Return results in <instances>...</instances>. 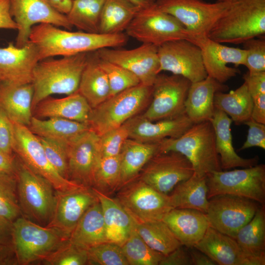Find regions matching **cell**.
<instances>
[{
    "instance_id": "cell-61",
    "label": "cell",
    "mask_w": 265,
    "mask_h": 265,
    "mask_svg": "<svg viewBox=\"0 0 265 265\" xmlns=\"http://www.w3.org/2000/svg\"><path fill=\"white\" fill-rule=\"evenodd\" d=\"M265 255L242 256L239 265H265Z\"/></svg>"
},
{
    "instance_id": "cell-22",
    "label": "cell",
    "mask_w": 265,
    "mask_h": 265,
    "mask_svg": "<svg viewBox=\"0 0 265 265\" xmlns=\"http://www.w3.org/2000/svg\"><path fill=\"white\" fill-rule=\"evenodd\" d=\"M40 61L37 46L28 42L17 47L13 42L0 48V82L22 84L31 83L33 70Z\"/></svg>"
},
{
    "instance_id": "cell-55",
    "label": "cell",
    "mask_w": 265,
    "mask_h": 265,
    "mask_svg": "<svg viewBox=\"0 0 265 265\" xmlns=\"http://www.w3.org/2000/svg\"><path fill=\"white\" fill-rule=\"evenodd\" d=\"M253 101L251 118L256 122L265 124V94L253 98Z\"/></svg>"
},
{
    "instance_id": "cell-62",
    "label": "cell",
    "mask_w": 265,
    "mask_h": 265,
    "mask_svg": "<svg viewBox=\"0 0 265 265\" xmlns=\"http://www.w3.org/2000/svg\"><path fill=\"white\" fill-rule=\"evenodd\" d=\"M141 9L149 8L155 4L156 0H128Z\"/></svg>"
},
{
    "instance_id": "cell-10",
    "label": "cell",
    "mask_w": 265,
    "mask_h": 265,
    "mask_svg": "<svg viewBox=\"0 0 265 265\" xmlns=\"http://www.w3.org/2000/svg\"><path fill=\"white\" fill-rule=\"evenodd\" d=\"M117 192L115 198L135 223L162 220L173 209L168 195L159 192L138 177Z\"/></svg>"
},
{
    "instance_id": "cell-23",
    "label": "cell",
    "mask_w": 265,
    "mask_h": 265,
    "mask_svg": "<svg viewBox=\"0 0 265 265\" xmlns=\"http://www.w3.org/2000/svg\"><path fill=\"white\" fill-rule=\"evenodd\" d=\"M129 138L144 143H158L166 138L182 135L194 123L186 113L178 116L151 121L137 114L126 122Z\"/></svg>"
},
{
    "instance_id": "cell-51",
    "label": "cell",
    "mask_w": 265,
    "mask_h": 265,
    "mask_svg": "<svg viewBox=\"0 0 265 265\" xmlns=\"http://www.w3.org/2000/svg\"><path fill=\"white\" fill-rule=\"evenodd\" d=\"M13 122L0 107V151L14 155Z\"/></svg>"
},
{
    "instance_id": "cell-11",
    "label": "cell",
    "mask_w": 265,
    "mask_h": 265,
    "mask_svg": "<svg viewBox=\"0 0 265 265\" xmlns=\"http://www.w3.org/2000/svg\"><path fill=\"white\" fill-rule=\"evenodd\" d=\"M126 34L142 44L159 47L167 42L187 39L184 26L155 5L140 9L126 29Z\"/></svg>"
},
{
    "instance_id": "cell-35",
    "label": "cell",
    "mask_w": 265,
    "mask_h": 265,
    "mask_svg": "<svg viewBox=\"0 0 265 265\" xmlns=\"http://www.w3.org/2000/svg\"><path fill=\"white\" fill-rule=\"evenodd\" d=\"M206 177L195 174L187 180L178 184L170 194V203L172 208L189 209L206 213L209 199Z\"/></svg>"
},
{
    "instance_id": "cell-29",
    "label": "cell",
    "mask_w": 265,
    "mask_h": 265,
    "mask_svg": "<svg viewBox=\"0 0 265 265\" xmlns=\"http://www.w3.org/2000/svg\"><path fill=\"white\" fill-rule=\"evenodd\" d=\"M92 189L101 206L107 241L121 246L134 229L135 222L115 198Z\"/></svg>"
},
{
    "instance_id": "cell-33",
    "label": "cell",
    "mask_w": 265,
    "mask_h": 265,
    "mask_svg": "<svg viewBox=\"0 0 265 265\" xmlns=\"http://www.w3.org/2000/svg\"><path fill=\"white\" fill-rule=\"evenodd\" d=\"M88 53L82 71L78 92L93 108L110 97V88L106 74L99 65L94 52Z\"/></svg>"
},
{
    "instance_id": "cell-13",
    "label": "cell",
    "mask_w": 265,
    "mask_h": 265,
    "mask_svg": "<svg viewBox=\"0 0 265 265\" xmlns=\"http://www.w3.org/2000/svg\"><path fill=\"white\" fill-rule=\"evenodd\" d=\"M156 6L175 18L188 35H207L225 11L221 0H157Z\"/></svg>"
},
{
    "instance_id": "cell-12",
    "label": "cell",
    "mask_w": 265,
    "mask_h": 265,
    "mask_svg": "<svg viewBox=\"0 0 265 265\" xmlns=\"http://www.w3.org/2000/svg\"><path fill=\"white\" fill-rule=\"evenodd\" d=\"M261 205L250 199L232 194L213 196L209 199L206 212L209 226L235 238Z\"/></svg>"
},
{
    "instance_id": "cell-49",
    "label": "cell",
    "mask_w": 265,
    "mask_h": 265,
    "mask_svg": "<svg viewBox=\"0 0 265 265\" xmlns=\"http://www.w3.org/2000/svg\"><path fill=\"white\" fill-rule=\"evenodd\" d=\"M246 51L244 66L251 73L265 71V37H257L247 40L243 43Z\"/></svg>"
},
{
    "instance_id": "cell-16",
    "label": "cell",
    "mask_w": 265,
    "mask_h": 265,
    "mask_svg": "<svg viewBox=\"0 0 265 265\" xmlns=\"http://www.w3.org/2000/svg\"><path fill=\"white\" fill-rule=\"evenodd\" d=\"M159 71L179 75L191 83L208 76L200 49L186 39L167 42L158 47Z\"/></svg>"
},
{
    "instance_id": "cell-26",
    "label": "cell",
    "mask_w": 265,
    "mask_h": 265,
    "mask_svg": "<svg viewBox=\"0 0 265 265\" xmlns=\"http://www.w3.org/2000/svg\"><path fill=\"white\" fill-rule=\"evenodd\" d=\"M210 121L213 128L216 148L222 170L236 167L247 168L258 164V156L245 159L236 153L233 145L231 130L233 121L225 112L215 108L213 117Z\"/></svg>"
},
{
    "instance_id": "cell-32",
    "label": "cell",
    "mask_w": 265,
    "mask_h": 265,
    "mask_svg": "<svg viewBox=\"0 0 265 265\" xmlns=\"http://www.w3.org/2000/svg\"><path fill=\"white\" fill-rule=\"evenodd\" d=\"M69 239L86 249L107 241L100 203L98 200L82 215Z\"/></svg>"
},
{
    "instance_id": "cell-4",
    "label": "cell",
    "mask_w": 265,
    "mask_h": 265,
    "mask_svg": "<svg viewBox=\"0 0 265 265\" xmlns=\"http://www.w3.org/2000/svg\"><path fill=\"white\" fill-rule=\"evenodd\" d=\"M158 143L159 152L175 151L185 156L199 176L222 170L210 121L194 123L180 136L166 138Z\"/></svg>"
},
{
    "instance_id": "cell-50",
    "label": "cell",
    "mask_w": 265,
    "mask_h": 265,
    "mask_svg": "<svg viewBox=\"0 0 265 265\" xmlns=\"http://www.w3.org/2000/svg\"><path fill=\"white\" fill-rule=\"evenodd\" d=\"M248 126L246 139L239 150L253 147L265 149V124L255 121L251 118L244 123Z\"/></svg>"
},
{
    "instance_id": "cell-42",
    "label": "cell",
    "mask_w": 265,
    "mask_h": 265,
    "mask_svg": "<svg viewBox=\"0 0 265 265\" xmlns=\"http://www.w3.org/2000/svg\"><path fill=\"white\" fill-rule=\"evenodd\" d=\"M121 248L129 265H159L164 256L149 246L135 228Z\"/></svg>"
},
{
    "instance_id": "cell-15",
    "label": "cell",
    "mask_w": 265,
    "mask_h": 265,
    "mask_svg": "<svg viewBox=\"0 0 265 265\" xmlns=\"http://www.w3.org/2000/svg\"><path fill=\"white\" fill-rule=\"evenodd\" d=\"M193 173L192 165L185 156L168 151L154 155L138 177L159 192L168 195L178 184Z\"/></svg>"
},
{
    "instance_id": "cell-6",
    "label": "cell",
    "mask_w": 265,
    "mask_h": 265,
    "mask_svg": "<svg viewBox=\"0 0 265 265\" xmlns=\"http://www.w3.org/2000/svg\"><path fill=\"white\" fill-rule=\"evenodd\" d=\"M68 239L58 229L42 226L23 216L12 222V245L20 265L42 261Z\"/></svg>"
},
{
    "instance_id": "cell-59",
    "label": "cell",
    "mask_w": 265,
    "mask_h": 265,
    "mask_svg": "<svg viewBox=\"0 0 265 265\" xmlns=\"http://www.w3.org/2000/svg\"><path fill=\"white\" fill-rule=\"evenodd\" d=\"M188 249L192 265H217L209 256L195 247Z\"/></svg>"
},
{
    "instance_id": "cell-2",
    "label": "cell",
    "mask_w": 265,
    "mask_h": 265,
    "mask_svg": "<svg viewBox=\"0 0 265 265\" xmlns=\"http://www.w3.org/2000/svg\"><path fill=\"white\" fill-rule=\"evenodd\" d=\"M225 11L207 36L220 43L242 44L265 37V0H221Z\"/></svg>"
},
{
    "instance_id": "cell-37",
    "label": "cell",
    "mask_w": 265,
    "mask_h": 265,
    "mask_svg": "<svg viewBox=\"0 0 265 265\" xmlns=\"http://www.w3.org/2000/svg\"><path fill=\"white\" fill-rule=\"evenodd\" d=\"M140 9L128 0H105L100 18L99 33H122Z\"/></svg>"
},
{
    "instance_id": "cell-5",
    "label": "cell",
    "mask_w": 265,
    "mask_h": 265,
    "mask_svg": "<svg viewBox=\"0 0 265 265\" xmlns=\"http://www.w3.org/2000/svg\"><path fill=\"white\" fill-rule=\"evenodd\" d=\"M152 86L141 83L109 97L92 108L87 123L98 135L118 128L149 104Z\"/></svg>"
},
{
    "instance_id": "cell-43",
    "label": "cell",
    "mask_w": 265,
    "mask_h": 265,
    "mask_svg": "<svg viewBox=\"0 0 265 265\" xmlns=\"http://www.w3.org/2000/svg\"><path fill=\"white\" fill-rule=\"evenodd\" d=\"M22 215L16 173L0 174V216L12 222Z\"/></svg>"
},
{
    "instance_id": "cell-17",
    "label": "cell",
    "mask_w": 265,
    "mask_h": 265,
    "mask_svg": "<svg viewBox=\"0 0 265 265\" xmlns=\"http://www.w3.org/2000/svg\"><path fill=\"white\" fill-rule=\"evenodd\" d=\"M186 39L200 49L208 76L221 83L240 72L236 68L228 66V64H233L237 67L244 66L246 51L244 49L224 45L211 39L207 35H188Z\"/></svg>"
},
{
    "instance_id": "cell-25",
    "label": "cell",
    "mask_w": 265,
    "mask_h": 265,
    "mask_svg": "<svg viewBox=\"0 0 265 265\" xmlns=\"http://www.w3.org/2000/svg\"><path fill=\"white\" fill-rule=\"evenodd\" d=\"M228 89L224 83L209 76L191 83L185 103V113L193 123L211 121L215 110V94Z\"/></svg>"
},
{
    "instance_id": "cell-44",
    "label": "cell",
    "mask_w": 265,
    "mask_h": 265,
    "mask_svg": "<svg viewBox=\"0 0 265 265\" xmlns=\"http://www.w3.org/2000/svg\"><path fill=\"white\" fill-rule=\"evenodd\" d=\"M95 55L99 65L106 75L110 97L140 83L138 79L128 70Z\"/></svg>"
},
{
    "instance_id": "cell-52",
    "label": "cell",
    "mask_w": 265,
    "mask_h": 265,
    "mask_svg": "<svg viewBox=\"0 0 265 265\" xmlns=\"http://www.w3.org/2000/svg\"><path fill=\"white\" fill-rule=\"evenodd\" d=\"M243 79L252 99L265 94V71L252 73L247 72L243 75Z\"/></svg>"
},
{
    "instance_id": "cell-48",
    "label": "cell",
    "mask_w": 265,
    "mask_h": 265,
    "mask_svg": "<svg viewBox=\"0 0 265 265\" xmlns=\"http://www.w3.org/2000/svg\"><path fill=\"white\" fill-rule=\"evenodd\" d=\"M129 138V131L126 123L99 135L101 158L120 155L125 141Z\"/></svg>"
},
{
    "instance_id": "cell-58",
    "label": "cell",
    "mask_w": 265,
    "mask_h": 265,
    "mask_svg": "<svg viewBox=\"0 0 265 265\" xmlns=\"http://www.w3.org/2000/svg\"><path fill=\"white\" fill-rule=\"evenodd\" d=\"M12 222L0 216V243L12 245Z\"/></svg>"
},
{
    "instance_id": "cell-8",
    "label": "cell",
    "mask_w": 265,
    "mask_h": 265,
    "mask_svg": "<svg viewBox=\"0 0 265 265\" xmlns=\"http://www.w3.org/2000/svg\"><path fill=\"white\" fill-rule=\"evenodd\" d=\"M207 197L232 194L265 203V165H256L230 171H215L206 176Z\"/></svg>"
},
{
    "instance_id": "cell-9",
    "label": "cell",
    "mask_w": 265,
    "mask_h": 265,
    "mask_svg": "<svg viewBox=\"0 0 265 265\" xmlns=\"http://www.w3.org/2000/svg\"><path fill=\"white\" fill-rule=\"evenodd\" d=\"M13 151L18 158L48 180L55 191H65L84 186L62 177L49 161L38 137L28 127L13 123Z\"/></svg>"
},
{
    "instance_id": "cell-45",
    "label": "cell",
    "mask_w": 265,
    "mask_h": 265,
    "mask_svg": "<svg viewBox=\"0 0 265 265\" xmlns=\"http://www.w3.org/2000/svg\"><path fill=\"white\" fill-rule=\"evenodd\" d=\"M42 262L47 265H88V251L68 239L44 259Z\"/></svg>"
},
{
    "instance_id": "cell-7",
    "label": "cell",
    "mask_w": 265,
    "mask_h": 265,
    "mask_svg": "<svg viewBox=\"0 0 265 265\" xmlns=\"http://www.w3.org/2000/svg\"><path fill=\"white\" fill-rule=\"evenodd\" d=\"M16 174L22 214L37 224L47 226L53 212L54 188L48 180L34 172L18 158Z\"/></svg>"
},
{
    "instance_id": "cell-28",
    "label": "cell",
    "mask_w": 265,
    "mask_h": 265,
    "mask_svg": "<svg viewBox=\"0 0 265 265\" xmlns=\"http://www.w3.org/2000/svg\"><path fill=\"white\" fill-rule=\"evenodd\" d=\"M91 109L77 91L62 98H45L37 104L33 114L38 118L58 117L87 123Z\"/></svg>"
},
{
    "instance_id": "cell-38",
    "label": "cell",
    "mask_w": 265,
    "mask_h": 265,
    "mask_svg": "<svg viewBox=\"0 0 265 265\" xmlns=\"http://www.w3.org/2000/svg\"><path fill=\"white\" fill-rule=\"evenodd\" d=\"M242 256L265 255V206L238 232L235 238Z\"/></svg>"
},
{
    "instance_id": "cell-18",
    "label": "cell",
    "mask_w": 265,
    "mask_h": 265,
    "mask_svg": "<svg viewBox=\"0 0 265 265\" xmlns=\"http://www.w3.org/2000/svg\"><path fill=\"white\" fill-rule=\"evenodd\" d=\"M106 48L95 52L100 58L118 65L132 73L140 83L153 86L159 74L158 47L142 44L132 49Z\"/></svg>"
},
{
    "instance_id": "cell-19",
    "label": "cell",
    "mask_w": 265,
    "mask_h": 265,
    "mask_svg": "<svg viewBox=\"0 0 265 265\" xmlns=\"http://www.w3.org/2000/svg\"><path fill=\"white\" fill-rule=\"evenodd\" d=\"M11 12L18 26L15 45L26 44L32 27L39 24H49L71 30L73 26L66 15L58 12L44 0H11Z\"/></svg>"
},
{
    "instance_id": "cell-27",
    "label": "cell",
    "mask_w": 265,
    "mask_h": 265,
    "mask_svg": "<svg viewBox=\"0 0 265 265\" xmlns=\"http://www.w3.org/2000/svg\"><path fill=\"white\" fill-rule=\"evenodd\" d=\"M33 96L32 83H0V107L13 123L29 125L33 116Z\"/></svg>"
},
{
    "instance_id": "cell-36",
    "label": "cell",
    "mask_w": 265,
    "mask_h": 265,
    "mask_svg": "<svg viewBox=\"0 0 265 265\" xmlns=\"http://www.w3.org/2000/svg\"><path fill=\"white\" fill-rule=\"evenodd\" d=\"M216 109L225 112L236 125L251 118L253 101L245 83L228 93L217 92L214 97Z\"/></svg>"
},
{
    "instance_id": "cell-31",
    "label": "cell",
    "mask_w": 265,
    "mask_h": 265,
    "mask_svg": "<svg viewBox=\"0 0 265 265\" xmlns=\"http://www.w3.org/2000/svg\"><path fill=\"white\" fill-rule=\"evenodd\" d=\"M217 265H239L242 253L235 238L209 226L194 246Z\"/></svg>"
},
{
    "instance_id": "cell-46",
    "label": "cell",
    "mask_w": 265,
    "mask_h": 265,
    "mask_svg": "<svg viewBox=\"0 0 265 265\" xmlns=\"http://www.w3.org/2000/svg\"><path fill=\"white\" fill-rule=\"evenodd\" d=\"M88 265H129L119 245L106 241L88 250Z\"/></svg>"
},
{
    "instance_id": "cell-30",
    "label": "cell",
    "mask_w": 265,
    "mask_h": 265,
    "mask_svg": "<svg viewBox=\"0 0 265 265\" xmlns=\"http://www.w3.org/2000/svg\"><path fill=\"white\" fill-rule=\"evenodd\" d=\"M159 152L158 142L144 143L128 138L120 154L121 177L119 189L137 178L147 163Z\"/></svg>"
},
{
    "instance_id": "cell-47",
    "label": "cell",
    "mask_w": 265,
    "mask_h": 265,
    "mask_svg": "<svg viewBox=\"0 0 265 265\" xmlns=\"http://www.w3.org/2000/svg\"><path fill=\"white\" fill-rule=\"evenodd\" d=\"M38 137L50 163L62 177L70 180L68 168V144Z\"/></svg>"
},
{
    "instance_id": "cell-41",
    "label": "cell",
    "mask_w": 265,
    "mask_h": 265,
    "mask_svg": "<svg viewBox=\"0 0 265 265\" xmlns=\"http://www.w3.org/2000/svg\"><path fill=\"white\" fill-rule=\"evenodd\" d=\"M120 177V155L101 158L95 170L91 188L105 194L110 195L119 189Z\"/></svg>"
},
{
    "instance_id": "cell-63",
    "label": "cell",
    "mask_w": 265,
    "mask_h": 265,
    "mask_svg": "<svg viewBox=\"0 0 265 265\" xmlns=\"http://www.w3.org/2000/svg\"></svg>"
},
{
    "instance_id": "cell-1",
    "label": "cell",
    "mask_w": 265,
    "mask_h": 265,
    "mask_svg": "<svg viewBox=\"0 0 265 265\" xmlns=\"http://www.w3.org/2000/svg\"><path fill=\"white\" fill-rule=\"evenodd\" d=\"M128 36L91 33L82 31L73 32L49 24H39L31 30L28 41L37 47L40 60L55 56H70L89 53L106 48L125 45Z\"/></svg>"
},
{
    "instance_id": "cell-21",
    "label": "cell",
    "mask_w": 265,
    "mask_h": 265,
    "mask_svg": "<svg viewBox=\"0 0 265 265\" xmlns=\"http://www.w3.org/2000/svg\"><path fill=\"white\" fill-rule=\"evenodd\" d=\"M69 179L92 187L95 170L101 158L99 135L90 129L68 144Z\"/></svg>"
},
{
    "instance_id": "cell-20",
    "label": "cell",
    "mask_w": 265,
    "mask_h": 265,
    "mask_svg": "<svg viewBox=\"0 0 265 265\" xmlns=\"http://www.w3.org/2000/svg\"><path fill=\"white\" fill-rule=\"evenodd\" d=\"M98 200L92 188L83 186L55 192L53 214L46 226L58 229L69 238L87 210Z\"/></svg>"
},
{
    "instance_id": "cell-53",
    "label": "cell",
    "mask_w": 265,
    "mask_h": 265,
    "mask_svg": "<svg viewBox=\"0 0 265 265\" xmlns=\"http://www.w3.org/2000/svg\"><path fill=\"white\" fill-rule=\"evenodd\" d=\"M159 265H192L187 248L181 245L164 255Z\"/></svg>"
},
{
    "instance_id": "cell-54",
    "label": "cell",
    "mask_w": 265,
    "mask_h": 265,
    "mask_svg": "<svg viewBox=\"0 0 265 265\" xmlns=\"http://www.w3.org/2000/svg\"><path fill=\"white\" fill-rule=\"evenodd\" d=\"M0 29H18L11 12V0H0Z\"/></svg>"
},
{
    "instance_id": "cell-39",
    "label": "cell",
    "mask_w": 265,
    "mask_h": 265,
    "mask_svg": "<svg viewBox=\"0 0 265 265\" xmlns=\"http://www.w3.org/2000/svg\"><path fill=\"white\" fill-rule=\"evenodd\" d=\"M135 228L149 246L164 255L182 245L162 220L135 223Z\"/></svg>"
},
{
    "instance_id": "cell-40",
    "label": "cell",
    "mask_w": 265,
    "mask_h": 265,
    "mask_svg": "<svg viewBox=\"0 0 265 265\" xmlns=\"http://www.w3.org/2000/svg\"><path fill=\"white\" fill-rule=\"evenodd\" d=\"M105 0H73L67 18L80 31L99 33L101 13Z\"/></svg>"
},
{
    "instance_id": "cell-57",
    "label": "cell",
    "mask_w": 265,
    "mask_h": 265,
    "mask_svg": "<svg viewBox=\"0 0 265 265\" xmlns=\"http://www.w3.org/2000/svg\"><path fill=\"white\" fill-rule=\"evenodd\" d=\"M18 265L13 245L0 243V265Z\"/></svg>"
},
{
    "instance_id": "cell-60",
    "label": "cell",
    "mask_w": 265,
    "mask_h": 265,
    "mask_svg": "<svg viewBox=\"0 0 265 265\" xmlns=\"http://www.w3.org/2000/svg\"><path fill=\"white\" fill-rule=\"evenodd\" d=\"M58 12L66 15L69 12L73 0H44Z\"/></svg>"
},
{
    "instance_id": "cell-34",
    "label": "cell",
    "mask_w": 265,
    "mask_h": 265,
    "mask_svg": "<svg viewBox=\"0 0 265 265\" xmlns=\"http://www.w3.org/2000/svg\"><path fill=\"white\" fill-rule=\"evenodd\" d=\"M28 128L37 136L67 144L91 129L86 123L58 117L42 120L34 116Z\"/></svg>"
},
{
    "instance_id": "cell-56",
    "label": "cell",
    "mask_w": 265,
    "mask_h": 265,
    "mask_svg": "<svg viewBox=\"0 0 265 265\" xmlns=\"http://www.w3.org/2000/svg\"><path fill=\"white\" fill-rule=\"evenodd\" d=\"M17 159L14 155H10L0 151V174L16 173Z\"/></svg>"
},
{
    "instance_id": "cell-24",
    "label": "cell",
    "mask_w": 265,
    "mask_h": 265,
    "mask_svg": "<svg viewBox=\"0 0 265 265\" xmlns=\"http://www.w3.org/2000/svg\"><path fill=\"white\" fill-rule=\"evenodd\" d=\"M162 220L181 244L190 248L201 239L209 226L206 213L189 209H172Z\"/></svg>"
},
{
    "instance_id": "cell-3",
    "label": "cell",
    "mask_w": 265,
    "mask_h": 265,
    "mask_svg": "<svg viewBox=\"0 0 265 265\" xmlns=\"http://www.w3.org/2000/svg\"><path fill=\"white\" fill-rule=\"evenodd\" d=\"M89 53L40 60L32 74V111L37 104L54 94L69 95L77 92Z\"/></svg>"
},
{
    "instance_id": "cell-14",
    "label": "cell",
    "mask_w": 265,
    "mask_h": 265,
    "mask_svg": "<svg viewBox=\"0 0 265 265\" xmlns=\"http://www.w3.org/2000/svg\"><path fill=\"white\" fill-rule=\"evenodd\" d=\"M191 83L181 76L159 74L152 86L151 100L142 116L156 121L185 113V103Z\"/></svg>"
}]
</instances>
